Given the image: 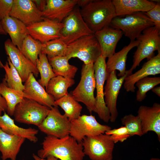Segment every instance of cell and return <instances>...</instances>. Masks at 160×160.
Here are the masks:
<instances>
[{"label": "cell", "instance_id": "obj_29", "mask_svg": "<svg viewBox=\"0 0 160 160\" xmlns=\"http://www.w3.org/2000/svg\"><path fill=\"white\" fill-rule=\"evenodd\" d=\"M55 105L60 107L64 111V115L71 121L81 115L82 109L81 105L68 93L60 99L55 100Z\"/></svg>", "mask_w": 160, "mask_h": 160}, {"label": "cell", "instance_id": "obj_38", "mask_svg": "<svg viewBox=\"0 0 160 160\" xmlns=\"http://www.w3.org/2000/svg\"><path fill=\"white\" fill-rule=\"evenodd\" d=\"M144 13L154 23V26L160 30V4L157 2L151 9Z\"/></svg>", "mask_w": 160, "mask_h": 160}, {"label": "cell", "instance_id": "obj_7", "mask_svg": "<svg viewBox=\"0 0 160 160\" xmlns=\"http://www.w3.org/2000/svg\"><path fill=\"white\" fill-rule=\"evenodd\" d=\"M50 109L47 107L25 97L16 106L13 116L17 122L38 127L46 117Z\"/></svg>", "mask_w": 160, "mask_h": 160}, {"label": "cell", "instance_id": "obj_22", "mask_svg": "<svg viewBox=\"0 0 160 160\" xmlns=\"http://www.w3.org/2000/svg\"><path fill=\"white\" fill-rule=\"evenodd\" d=\"M2 28L8 33L12 43L20 50L23 40L28 34L27 26L20 20L10 16L0 21Z\"/></svg>", "mask_w": 160, "mask_h": 160}, {"label": "cell", "instance_id": "obj_13", "mask_svg": "<svg viewBox=\"0 0 160 160\" xmlns=\"http://www.w3.org/2000/svg\"><path fill=\"white\" fill-rule=\"evenodd\" d=\"M63 23L44 17L41 21L27 26L28 34L42 44L61 38Z\"/></svg>", "mask_w": 160, "mask_h": 160}, {"label": "cell", "instance_id": "obj_25", "mask_svg": "<svg viewBox=\"0 0 160 160\" xmlns=\"http://www.w3.org/2000/svg\"><path fill=\"white\" fill-rule=\"evenodd\" d=\"M116 16H122L137 12H146L156 3L147 0H113Z\"/></svg>", "mask_w": 160, "mask_h": 160}, {"label": "cell", "instance_id": "obj_18", "mask_svg": "<svg viewBox=\"0 0 160 160\" xmlns=\"http://www.w3.org/2000/svg\"><path fill=\"white\" fill-rule=\"evenodd\" d=\"M24 85L23 92L25 98L35 101L50 109L53 107L57 106L53 98L37 81L33 73L29 75Z\"/></svg>", "mask_w": 160, "mask_h": 160}, {"label": "cell", "instance_id": "obj_23", "mask_svg": "<svg viewBox=\"0 0 160 160\" xmlns=\"http://www.w3.org/2000/svg\"><path fill=\"white\" fill-rule=\"evenodd\" d=\"M25 140L6 133L0 128V152L2 160H16L17 156Z\"/></svg>", "mask_w": 160, "mask_h": 160}, {"label": "cell", "instance_id": "obj_24", "mask_svg": "<svg viewBox=\"0 0 160 160\" xmlns=\"http://www.w3.org/2000/svg\"><path fill=\"white\" fill-rule=\"evenodd\" d=\"M0 128L6 133L23 138L34 143L38 141L36 136L39 132L37 129L31 127L25 128L19 127L5 112L3 115H0Z\"/></svg>", "mask_w": 160, "mask_h": 160}, {"label": "cell", "instance_id": "obj_15", "mask_svg": "<svg viewBox=\"0 0 160 160\" xmlns=\"http://www.w3.org/2000/svg\"><path fill=\"white\" fill-rule=\"evenodd\" d=\"M4 48L6 54L18 72L23 82H25L31 73L37 76L39 72L36 66L25 56L10 39H7L5 41Z\"/></svg>", "mask_w": 160, "mask_h": 160}, {"label": "cell", "instance_id": "obj_43", "mask_svg": "<svg viewBox=\"0 0 160 160\" xmlns=\"http://www.w3.org/2000/svg\"><path fill=\"white\" fill-rule=\"evenodd\" d=\"M151 90L153 92L159 97H160V87L159 86L154 87L151 89Z\"/></svg>", "mask_w": 160, "mask_h": 160}, {"label": "cell", "instance_id": "obj_4", "mask_svg": "<svg viewBox=\"0 0 160 160\" xmlns=\"http://www.w3.org/2000/svg\"><path fill=\"white\" fill-rule=\"evenodd\" d=\"M109 26L121 30L132 41L135 40L144 30L154 25L144 12H137L124 17L116 16L112 19Z\"/></svg>", "mask_w": 160, "mask_h": 160}, {"label": "cell", "instance_id": "obj_45", "mask_svg": "<svg viewBox=\"0 0 160 160\" xmlns=\"http://www.w3.org/2000/svg\"><path fill=\"white\" fill-rule=\"evenodd\" d=\"M0 34H2L1 32L0 31ZM4 66V65L2 63L0 59V68H3Z\"/></svg>", "mask_w": 160, "mask_h": 160}, {"label": "cell", "instance_id": "obj_28", "mask_svg": "<svg viewBox=\"0 0 160 160\" xmlns=\"http://www.w3.org/2000/svg\"><path fill=\"white\" fill-rule=\"evenodd\" d=\"M48 59L56 76H61L69 79L74 78L78 68L69 64V60L66 56H57Z\"/></svg>", "mask_w": 160, "mask_h": 160}, {"label": "cell", "instance_id": "obj_26", "mask_svg": "<svg viewBox=\"0 0 160 160\" xmlns=\"http://www.w3.org/2000/svg\"><path fill=\"white\" fill-rule=\"evenodd\" d=\"M140 43L137 40L131 41L127 46H124L119 52L115 53L111 57L108 58L106 63V71L108 74L117 70L119 72L118 76L122 77L126 74V62L129 52L135 47H137Z\"/></svg>", "mask_w": 160, "mask_h": 160}, {"label": "cell", "instance_id": "obj_42", "mask_svg": "<svg viewBox=\"0 0 160 160\" xmlns=\"http://www.w3.org/2000/svg\"><path fill=\"white\" fill-rule=\"evenodd\" d=\"M91 0H78L77 5L81 8L87 5L91 1Z\"/></svg>", "mask_w": 160, "mask_h": 160}, {"label": "cell", "instance_id": "obj_44", "mask_svg": "<svg viewBox=\"0 0 160 160\" xmlns=\"http://www.w3.org/2000/svg\"><path fill=\"white\" fill-rule=\"evenodd\" d=\"M0 31L1 32L2 34H4V35H7L6 33H5V32L4 31L2 27H1L0 22Z\"/></svg>", "mask_w": 160, "mask_h": 160}, {"label": "cell", "instance_id": "obj_21", "mask_svg": "<svg viewBox=\"0 0 160 160\" xmlns=\"http://www.w3.org/2000/svg\"><path fill=\"white\" fill-rule=\"evenodd\" d=\"M78 0H47L43 10L44 17L62 23L77 5Z\"/></svg>", "mask_w": 160, "mask_h": 160}, {"label": "cell", "instance_id": "obj_39", "mask_svg": "<svg viewBox=\"0 0 160 160\" xmlns=\"http://www.w3.org/2000/svg\"><path fill=\"white\" fill-rule=\"evenodd\" d=\"M14 0H0V22L4 17L9 16Z\"/></svg>", "mask_w": 160, "mask_h": 160}, {"label": "cell", "instance_id": "obj_8", "mask_svg": "<svg viewBox=\"0 0 160 160\" xmlns=\"http://www.w3.org/2000/svg\"><path fill=\"white\" fill-rule=\"evenodd\" d=\"M82 144L83 152L91 160H112L114 143L110 136L102 134L85 137Z\"/></svg>", "mask_w": 160, "mask_h": 160}, {"label": "cell", "instance_id": "obj_5", "mask_svg": "<svg viewBox=\"0 0 160 160\" xmlns=\"http://www.w3.org/2000/svg\"><path fill=\"white\" fill-rule=\"evenodd\" d=\"M81 75L79 82L71 94L77 101L84 104L89 112H95V99L94 91L96 84L94 63L84 64Z\"/></svg>", "mask_w": 160, "mask_h": 160}, {"label": "cell", "instance_id": "obj_11", "mask_svg": "<svg viewBox=\"0 0 160 160\" xmlns=\"http://www.w3.org/2000/svg\"><path fill=\"white\" fill-rule=\"evenodd\" d=\"M105 59L100 55L94 63L96 89L95 112L100 119L108 123L110 120V115L104 100V86L108 75Z\"/></svg>", "mask_w": 160, "mask_h": 160}, {"label": "cell", "instance_id": "obj_19", "mask_svg": "<svg viewBox=\"0 0 160 160\" xmlns=\"http://www.w3.org/2000/svg\"><path fill=\"white\" fill-rule=\"evenodd\" d=\"M123 34L121 30L110 26L95 33L100 46L101 55L106 58L111 57L115 53L117 44Z\"/></svg>", "mask_w": 160, "mask_h": 160}, {"label": "cell", "instance_id": "obj_16", "mask_svg": "<svg viewBox=\"0 0 160 160\" xmlns=\"http://www.w3.org/2000/svg\"><path fill=\"white\" fill-rule=\"evenodd\" d=\"M9 16L20 20L27 26L44 18L42 11L31 0H14Z\"/></svg>", "mask_w": 160, "mask_h": 160}, {"label": "cell", "instance_id": "obj_9", "mask_svg": "<svg viewBox=\"0 0 160 160\" xmlns=\"http://www.w3.org/2000/svg\"><path fill=\"white\" fill-rule=\"evenodd\" d=\"M62 23L60 39L67 45L82 37L94 34L84 20L77 5Z\"/></svg>", "mask_w": 160, "mask_h": 160}, {"label": "cell", "instance_id": "obj_12", "mask_svg": "<svg viewBox=\"0 0 160 160\" xmlns=\"http://www.w3.org/2000/svg\"><path fill=\"white\" fill-rule=\"evenodd\" d=\"M71 127V121L60 113L58 106H54L38 127L47 135L61 138L70 135Z\"/></svg>", "mask_w": 160, "mask_h": 160}, {"label": "cell", "instance_id": "obj_6", "mask_svg": "<svg viewBox=\"0 0 160 160\" xmlns=\"http://www.w3.org/2000/svg\"><path fill=\"white\" fill-rule=\"evenodd\" d=\"M100 55V46L94 34L82 37L67 45L65 56L69 60L77 57L87 65L94 63Z\"/></svg>", "mask_w": 160, "mask_h": 160}, {"label": "cell", "instance_id": "obj_1", "mask_svg": "<svg viewBox=\"0 0 160 160\" xmlns=\"http://www.w3.org/2000/svg\"><path fill=\"white\" fill-rule=\"evenodd\" d=\"M37 156L45 159L50 156L60 160H83L85 156L81 143L68 135L61 138L47 135Z\"/></svg>", "mask_w": 160, "mask_h": 160}, {"label": "cell", "instance_id": "obj_46", "mask_svg": "<svg viewBox=\"0 0 160 160\" xmlns=\"http://www.w3.org/2000/svg\"><path fill=\"white\" fill-rule=\"evenodd\" d=\"M149 160H160V159L158 158H152Z\"/></svg>", "mask_w": 160, "mask_h": 160}, {"label": "cell", "instance_id": "obj_3", "mask_svg": "<svg viewBox=\"0 0 160 160\" xmlns=\"http://www.w3.org/2000/svg\"><path fill=\"white\" fill-rule=\"evenodd\" d=\"M160 30L154 26L148 27L136 39L140 43L133 56L132 65L127 70L128 76L132 74L143 60L147 58L148 60L154 56L155 51H160Z\"/></svg>", "mask_w": 160, "mask_h": 160}, {"label": "cell", "instance_id": "obj_17", "mask_svg": "<svg viewBox=\"0 0 160 160\" xmlns=\"http://www.w3.org/2000/svg\"><path fill=\"white\" fill-rule=\"evenodd\" d=\"M137 116L140 118L144 135L149 131L154 132L160 141V104L154 103L151 107L144 105L138 108Z\"/></svg>", "mask_w": 160, "mask_h": 160}, {"label": "cell", "instance_id": "obj_2", "mask_svg": "<svg viewBox=\"0 0 160 160\" xmlns=\"http://www.w3.org/2000/svg\"><path fill=\"white\" fill-rule=\"evenodd\" d=\"M81 15L89 28L94 33L110 25L116 16L112 0H92L80 9Z\"/></svg>", "mask_w": 160, "mask_h": 160}, {"label": "cell", "instance_id": "obj_14", "mask_svg": "<svg viewBox=\"0 0 160 160\" xmlns=\"http://www.w3.org/2000/svg\"><path fill=\"white\" fill-rule=\"evenodd\" d=\"M128 76L127 71L125 75L118 79L116 71L111 72L108 75L106 83L104 87V96L105 104L110 113V121L114 122L118 116L117 101L120 90Z\"/></svg>", "mask_w": 160, "mask_h": 160}, {"label": "cell", "instance_id": "obj_36", "mask_svg": "<svg viewBox=\"0 0 160 160\" xmlns=\"http://www.w3.org/2000/svg\"><path fill=\"white\" fill-rule=\"evenodd\" d=\"M122 125L128 130L130 137L137 135L141 136L143 134L140 120L137 116L132 114L126 115L121 119Z\"/></svg>", "mask_w": 160, "mask_h": 160}, {"label": "cell", "instance_id": "obj_32", "mask_svg": "<svg viewBox=\"0 0 160 160\" xmlns=\"http://www.w3.org/2000/svg\"><path fill=\"white\" fill-rule=\"evenodd\" d=\"M42 44L28 34L23 41L20 51L25 56L36 66Z\"/></svg>", "mask_w": 160, "mask_h": 160}, {"label": "cell", "instance_id": "obj_37", "mask_svg": "<svg viewBox=\"0 0 160 160\" xmlns=\"http://www.w3.org/2000/svg\"><path fill=\"white\" fill-rule=\"evenodd\" d=\"M105 134L110 136L111 139L114 143L118 142H123L130 137L127 130L124 126L108 130Z\"/></svg>", "mask_w": 160, "mask_h": 160}, {"label": "cell", "instance_id": "obj_31", "mask_svg": "<svg viewBox=\"0 0 160 160\" xmlns=\"http://www.w3.org/2000/svg\"><path fill=\"white\" fill-rule=\"evenodd\" d=\"M3 68L5 72V77L3 81L9 87L23 92L24 85L18 72L8 57Z\"/></svg>", "mask_w": 160, "mask_h": 160}, {"label": "cell", "instance_id": "obj_27", "mask_svg": "<svg viewBox=\"0 0 160 160\" xmlns=\"http://www.w3.org/2000/svg\"><path fill=\"white\" fill-rule=\"evenodd\" d=\"M75 83L73 79L56 76L49 81L46 88V90L56 100L67 95L68 88L72 87Z\"/></svg>", "mask_w": 160, "mask_h": 160}, {"label": "cell", "instance_id": "obj_41", "mask_svg": "<svg viewBox=\"0 0 160 160\" xmlns=\"http://www.w3.org/2000/svg\"><path fill=\"white\" fill-rule=\"evenodd\" d=\"M32 157L34 160H58L57 158L52 156H49L45 159H42L34 153L33 154Z\"/></svg>", "mask_w": 160, "mask_h": 160}, {"label": "cell", "instance_id": "obj_33", "mask_svg": "<svg viewBox=\"0 0 160 160\" xmlns=\"http://www.w3.org/2000/svg\"><path fill=\"white\" fill-rule=\"evenodd\" d=\"M36 66L41 77L38 82L43 87L46 88L49 81L56 76L46 55L40 53L36 62Z\"/></svg>", "mask_w": 160, "mask_h": 160}, {"label": "cell", "instance_id": "obj_10", "mask_svg": "<svg viewBox=\"0 0 160 160\" xmlns=\"http://www.w3.org/2000/svg\"><path fill=\"white\" fill-rule=\"evenodd\" d=\"M70 135L78 142L81 143L86 137L104 134L111 128L100 124L92 115H83L72 120Z\"/></svg>", "mask_w": 160, "mask_h": 160}, {"label": "cell", "instance_id": "obj_34", "mask_svg": "<svg viewBox=\"0 0 160 160\" xmlns=\"http://www.w3.org/2000/svg\"><path fill=\"white\" fill-rule=\"evenodd\" d=\"M67 45L60 38L55 39L42 44L41 52L48 58L65 56Z\"/></svg>", "mask_w": 160, "mask_h": 160}, {"label": "cell", "instance_id": "obj_35", "mask_svg": "<svg viewBox=\"0 0 160 160\" xmlns=\"http://www.w3.org/2000/svg\"><path fill=\"white\" fill-rule=\"evenodd\" d=\"M160 83V77H146L143 78L135 84L138 90L137 92L136 100L141 102L146 96V93Z\"/></svg>", "mask_w": 160, "mask_h": 160}, {"label": "cell", "instance_id": "obj_20", "mask_svg": "<svg viewBox=\"0 0 160 160\" xmlns=\"http://www.w3.org/2000/svg\"><path fill=\"white\" fill-rule=\"evenodd\" d=\"M145 63L141 68L135 72L127 76L124 79V87L127 92H134L136 82L140 79L150 75L160 73V51Z\"/></svg>", "mask_w": 160, "mask_h": 160}, {"label": "cell", "instance_id": "obj_40", "mask_svg": "<svg viewBox=\"0 0 160 160\" xmlns=\"http://www.w3.org/2000/svg\"><path fill=\"white\" fill-rule=\"evenodd\" d=\"M7 106L6 102L4 98L0 94V115L3 112L7 111Z\"/></svg>", "mask_w": 160, "mask_h": 160}, {"label": "cell", "instance_id": "obj_30", "mask_svg": "<svg viewBox=\"0 0 160 160\" xmlns=\"http://www.w3.org/2000/svg\"><path fill=\"white\" fill-rule=\"evenodd\" d=\"M0 94L6 102L7 113L10 116H13L16 106L25 98L23 92L9 87L3 81L0 84Z\"/></svg>", "mask_w": 160, "mask_h": 160}]
</instances>
